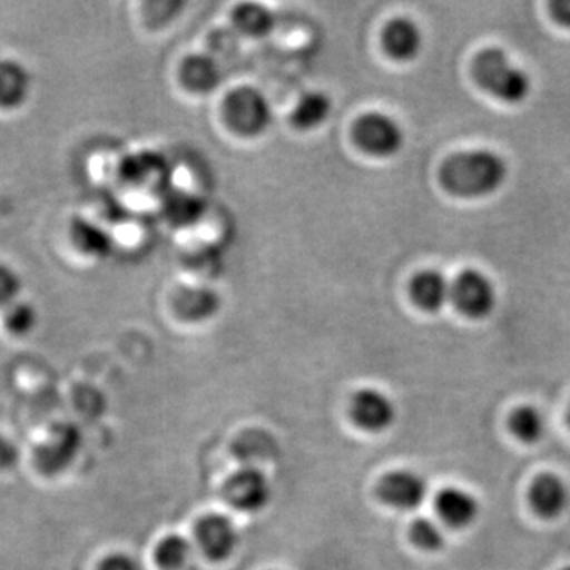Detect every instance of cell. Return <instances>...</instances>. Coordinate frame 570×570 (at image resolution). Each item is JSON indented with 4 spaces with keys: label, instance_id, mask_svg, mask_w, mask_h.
Masks as SVG:
<instances>
[{
    "label": "cell",
    "instance_id": "14",
    "mask_svg": "<svg viewBox=\"0 0 570 570\" xmlns=\"http://www.w3.org/2000/svg\"><path fill=\"white\" fill-rule=\"evenodd\" d=\"M183 81L190 91L208 94L219 88L224 80L219 62L208 55H195L187 58L181 69Z\"/></svg>",
    "mask_w": 570,
    "mask_h": 570
},
{
    "label": "cell",
    "instance_id": "28",
    "mask_svg": "<svg viewBox=\"0 0 570 570\" xmlns=\"http://www.w3.org/2000/svg\"><path fill=\"white\" fill-rule=\"evenodd\" d=\"M568 420H569V425H570V406H569Z\"/></svg>",
    "mask_w": 570,
    "mask_h": 570
},
{
    "label": "cell",
    "instance_id": "3",
    "mask_svg": "<svg viewBox=\"0 0 570 570\" xmlns=\"http://www.w3.org/2000/svg\"><path fill=\"white\" fill-rule=\"evenodd\" d=\"M225 118L236 132L254 137L272 124V105L258 89L238 88L225 100Z\"/></svg>",
    "mask_w": 570,
    "mask_h": 570
},
{
    "label": "cell",
    "instance_id": "9",
    "mask_svg": "<svg viewBox=\"0 0 570 570\" xmlns=\"http://www.w3.org/2000/svg\"><path fill=\"white\" fill-rule=\"evenodd\" d=\"M426 497V480L414 471L390 472L379 483V498L390 508L404 512L419 509Z\"/></svg>",
    "mask_w": 570,
    "mask_h": 570
},
{
    "label": "cell",
    "instance_id": "19",
    "mask_svg": "<svg viewBox=\"0 0 570 570\" xmlns=\"http://www.w3.org/2000/svg\"><path fill=\"white\" fill-rule=\"evenodd\" d=\"M332 112V100L324 92H307L296 105L294 124L298 129L311 130L324 124Z\"/></svg>",
    "mask_w": 570,
    "mask_h": 570
},
{
    "label": "cell",
    "instance_id": "4",
    "mask_svg": "<svg viewBox=\"0 0 570 570\" xmlns=\"http://www.w3.org/2000/svg\"><path fill=\"white\" fill-rule=\"evenodd\" d=\"M355 140L366 153L377 157L395 156L404 145L400 124L384 112H367L355 124Z\"/></svg>",
    "mask_w": 570,
    "mask_h": 570
},
{
    "label": "cell",
    "instance_id": "17",
    "mask_svg": "<svg viewBox=\"0 0 570 570\" xmlns=\"http://www.w3.org/2000/svg\"><path fill=\"white\" fill-rule=\"evenodd\" d=\"M205 214V202L186 190L165 194V216L175 225H193Z\"/></svg>",
    "mask_w": 570,
    "mask_h": 570
},
{
    "label": "cell",
    "instance_id": "16",
    "mask_svg": "<svg viewBox=\"0 0 570 570\" xmlns=\"http://www.w3.org/2000/svg\"><path fill=\"white\" fill-rule=\"evenodd\" d=\"M175 305L179 316L186 321L200 322L219 311L220 298L212 288L187 287L176 296Z\"/></svg>",
    "mask_w": 570,
    "mask_h": 570
},
{
    "label": "cell",
    "instance_id": "25",
    "mask_svg": "<svg viewBox=\"0 0 570 570\" xmlns=\"http://www.w3.org/2000/svg\"><path fill=\"white\" fill-rule=\"evenodd\" d=\"M99 570H141L138 562L126 554H115L100 564Z\"/></svg>",
    "mask_w": 570,
    "mask_h": 570
},
{
    "label": "cell",
    "instance_id": "1",
    "mask_svg": "<svg viewBox=\"0 0 570 570\" xmlns=\"http://www.w3.org/2000/svg\"><path fill=\"white\" fill-rule=\"evenodd\" d=\"M508 179V165L498 154L471 151L449 157L441 168V183L449 194L479 198L497 193Z\"/></svg>",
    "mask_w": 570,
    "mask_h": 570
},
{
    "label": "cell",
    "instance_id": "18",
    "mask_svg": "<svg viewBox=\"0 0 570 570\" xmlns=\"http://www.w3.org/2000/svg\"><path fill=\"white\" fill-rule=\"evenodd\" d=\"M235 28L249 37H265L275 29L273 11L261 3H243L234 13Z\"/></svg>",
    "mask_w": 570,
    "mask_h": 570
},
{
    "label": "cell",
    "instance_id": "6",
    "mask_svg": "<svg viewBox=\"0 0 570 570\" xmlns=\"http://www.w3.org/2000/svg\"><path fill=\"white\" fill-rule=\"evenodd\" d=\"M272 483L264 472L254 468L239 469L225 487V497L242 512H261L272 501Z\"/></svg>",
    "mask_w": 570,
    "mask_h": 570
},
{
    "label": "cell",
    "instance_id": "27",
    "mask_svg": "<svg viewBox=\"0 0 570 570\" xmlns=\"http://www.w3.org/2000/svg\"><path fill=\"white\" fill-rule=\"evenodd\" d=\"M551 14L560 24L570 28V0H554L551 3Z\"/></svg>",
    "mask_w": 570,
    "mask_h": 570
},
{
    "label": "cell",
    "instance_id": "2",
    "mask_svg": "<svg viewBox=\"0 0 570 570\" xmlns=\"http://www.w3.org/2000/svg\"><path fill=\"white\" fill-rule=\"evenodd\" d=\"M472 75L483 91L504 102L520 104L530 96V77L513 66L505 52L499 48L480 52L472 63Z\"/></svg>",
    "mask_w": 570,
    "mask_h": 570
},
{
    "label": "cell",
    "instance_id": "13",
    "mask_svg": "<svg viewBox=\"0 0 570 570\" xmlns=\"http://www.w3.org/2000/svg\"><path fill=\"white\" fill-rule=\"evenodd\" d=\"M411 292L417 306L428 313H436L445 306L449 298H452V285L448 283L444 275L434 269H428L415 276Z\"/></svg>",
    "mask_w": 570,
    "mask_h": 570
},
{
    "label": "cell",
    "instance_id": "26",
    "mask_svg": "<svg viewBox=\"0 0 570 570\" xmlns=\"http://www.w3.org/2000/svg\"><path fill=\"white\" fill-rule=\"evenodd\" d=\"M18 283L14 276L7 269L0 268V303L7 302L17 294Z\"/></svg>",
    "mask_w": 570,
    "mask_h": 570
},
{
    "label": "cell",
    "instance_id": "20",
    "mask_svg": "<svg viewBox=\"0 0 570 570\" xmlns=\"http://www.w3.org/2000/svg\"><path fill=\"white\" fill-rule=\"evenodd\" d=\"M510 430L524 444H535L546 436L547 420L538 407L523 406L513 412Z\"/></svg>",
    "mask_w": 570,
    "mask_h": 570
},
{
    "label": "cell",
    "instance_id": "7",
    "mask_svg": "<svg viewBox=\"0 0 570 570\" xmlns=\"http://www.w3.org/2000/svg\"><path fill=\"white\" fill-rule=\"evenodd\" d=\"M195 538L202 553L213 562L228 560L239 542L234 521L220 513H212L198 521Z\"/></svg>",
    "mask_w": 570,
    "mask_h": 570
},
{
    "label": "cell",
    "instance_id": "23",
    "mask_svg": "<svg viewBox=\"0 0 570 570\" xmlns=\"http://www.w3.org/2000/svg\"><path fill=\"white\" fill-rule=\"evenodd\" d=\"M28 89V78L24 77L20 67H0V100L2 104L20 102Z\"/></svg>",
    "mask_w": 570,
    "mask_h": 570
},
{
    "label": "cell",
    "instance_id": "8",
    "mask_svg": "<svg viewBox=\"0 0 570 570\" xmlns=\"http://www.w3.org/2000/svg\"><path fill=\"white\" fill-rule=\"evenodd\" d=\"M351 415L362 430L382 433L395 423L396 406L381 390L363 389L352 397Z\"/></svg>",
    "mask_w": 570,
    "mask_h": 570
},
{
    "label": "cell",
    "instance_id": "5",
    "mask_svg": "<svg viewBox=\"0 0 570 570\" xmlns=\"http://www.w3.org/2000/svg\"><path fill=\"white\" fill-rule=\"evenodd\" d=\"M452 299L469 318H485L497 306V291L485 275L468 269L452 285Z\"/></svg>",
    "mask_w": 570,
    "mask_h": 570
},
{
    "label": "cell",
    "instance_id": "15",
    "mask_svg": "<svg viewBox=\"0 0 570 570\" xmlns=\"http://www.w3.org/2000/svg\"><path fill=\"white\" fill-rule=\"evenodd\" d=\"M127 178L140 187L168 193L171 181V168L167 160L156 154H142L127 165Z\"/></svg>",
    "mask_w": 570,
    "mask_h": 570
},
{
    "label": "cell",
    "instance_id": "29",
    "mask_svg": "<svg viewBox=\"0 0 570 570\" xmlns=\"http://www.w3.org/2000/svg\"><path fill=\"white\" fill-rule=\"evenodd\" d=\"M564 570H570V568H568V569H564Z\"/></svg>",
    "mask_w": 570,
    "mask_h": 570
},
{
    "label": "cell",
    "instance_id": "12",
    "mask_svg": "<svg viewBox=\"0 0 570 570\" xmlns=\"http://www.w3.org/2000/svg\"><path fill=\"white\" fill-rule=\"evenodd\" d=\"M385 50L397 61H411L422 50L423 37L414 21L395 20L390 22L384 32Z\"/></svg>",
    "mask_w": 570,
    "mask_h": 570
},
{
    "label": "cell",
    "instance_id": "10",
    "mask_svg": "<svg viewBox=\"0 0 570 570\" xmlns=\"http://www.w3.org/2000/svg\"><path fill=\"white\" fill-rule=\"evenodd\" d=\"M436 510L441 520L456 530L472 527L480 515V504L474 494L456 487L438 494Z\"/></svg>",
    "mask_w": 570,
    "mask_h": 570
},
{
    "label": "cell",
    "instance_id": "22",
    "mask_svg": "<svg viewBox=\"0 0 570 570\" xmlns=\"http://www.w3.org/2000/svg\"><path fill=\"white\" fill-rule=\"evenodd\" d=\"M411 535L419 549L431 551V553L444 549L445 532L438 521L419 519L412 524Z\"/></svg>",
    "mask_w": 570,
    "mask_h": 570
},
{
    "label": "cell",
    "instance_id": "21",
    "mask_svg": "<svg viewBox=\"0 0 570 570\" xmlns=\"http://www.w3.org/2000/svg\"><path fill=\"white\" fill-rule=\"evenodd\" d=\"M189 540L183 535L171 534L160 540L156 549V561L164 570H179L190 558Z\"/></svg>",
    "mask_w": 570,
    "mask_h": 570
},
{
    "label": "cell",
    "instance_id": "24",
    "mask_svg": "<svg viewBox=\"0 0 570 570\" xmlns=\"http://www.w3.org/2000/svg\"><path fill=\"white\" fill-rule=\"evenodd\" d=\"M75 238L81 242L82 247L96 255H107L111 249V239L100 228L91 224L78 223L75 225Z\"/></svg>",
    "mask_w": 570,
    "mask_h": 570
},
{
    "label": "cell",
    "instance_id": "11",
    "mask_svg": "<svg viewBox=\"0 0 570 570\" xmlns=\"http://www.w3.org/2000/svg\"><path fill=\"white\" fill-rule=\"evenodd\" d=\"M531 504L543 519H558L569 508L570 491L558 475H540L531 487Z\"/></svg>",
    "mask_w": 570,
    "mask_h": 570
}]
</instances>
